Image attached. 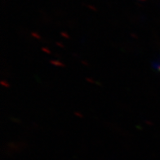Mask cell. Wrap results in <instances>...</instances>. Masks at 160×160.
I'll use <instances>...</instances> for the list:
<instances>
[{"mask_svg":"<svg viewBox=\"0 0 160 160\" xmlns=\"http://www.w3.org/2000/svg\"><path fill=\"white\" fill-rule=\"evenodd\" d=\"M154 67H155L157 70H160V62H158V63H156L155 65H154Z\"/></svg>","mask_w":160,"mask_h":160,"instance_id":"1","label":"cell"}]
</instances>
